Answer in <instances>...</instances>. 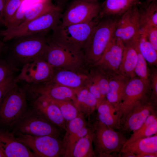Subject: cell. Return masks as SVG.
<instances>
[{
    "label": "cell",
    "mask_w": 157,
    "mask_h": 157,
    "mask_svg": "<svg viewBox=\"0 0 157 157\" xmlns=\"http://www.w3.org/2000/svg\"><path fill=\"white\" fill-rule=\"evenodd\" d=\"M46 33L21 36L9 40L10 44L8 46L6 45L5 50L7 51L6 60L17 70L43 57L48 44Z\"/></svg>",
    "instance_id": "1"
},
{
    "label": "cell",
    "mask_w": 157,
    "mask_h": 157,
    "mask_svg": "<svg viewBox=\"0 0 157 157\" xmlns=\"http://www.w3.org/2000/svg\"><path fill=\"white\" fill-rule=\"evenodd\" d=\"M98 22L92 20L87 23L62 25L60 23L52 31L49 39L52 41L74 52L83 50L94 27Z\"/></svg>",
    "instance_id": "2"
},
{
    "label": "cell",
    "mask_w": 157,
    "mask_h": 157,
    "mask_svg": "<svg viewBox=\"0 0 157 157\" xmlns=\"http://www.w3.org/2000/svg\"><path fill=\"white\" fill-rule=\"evenodd\" d=\"M95 157H120L127 139L123 133L109 128L97 120L91 125Z\"/></svg>",
    "instance_id": "3"
},
{
    "label": "cell",
    "mask_w": 157,
    "mask_h": 157,
    "mask_svg": "<svg viewBox=\"0 0 157 157\" xmlns=\"http://www.w3.org/2000/svg\"><path fill=\"white\" fill-rule=\"evenodd\" d=\"M117 21L106 19L98 22L94 27L87 40L83 53L89 67L100 59L113 36Z\"/></svg>",
    "instance_id": "4"
},
{
    "label": "cell",
    "mask_w": 157,
    "mask_h": 157,
    "mask_svg": "<svg viewBox=\"0 0 157 157\" xmlns=\"http://www.w3.org/2000/svg\"><path fill=\"white\" fill-rule=\"evenodd\" d=\"M43 58L54 69L88 71L83 52H74L56 43L48 38L47 46Z\"/></svg>",
    "instance_id": "5"
},
{
    "label": "cell",
    "mask_w": 157,
    "mask_h": 157,
    "mask_svg": "<svg viewBox=\"0 0 157 157\" xmlns=\"http://www.w3.org/2000/svg\"><path fill=\"white\" fill-rule=\"evenodd\" d=\"M61 9L54 10L44 14L27 23L15 27L0 31V36L6 42L18 36L47 33L52 30L60 23Z\"/></svg>",
    "instance_id": "6"
},
{
    "label": "cell",
    "mask_w": 157,
    "mask_h": 157,
    "mask_svg": "<svg viewBox=\"0 0 157 157\" xmlns=\"http://www.w3.org/2000/svg\"><path fill=\"white\" fill-rule=\"evenodd\" d=\"M15 83L0 103V120L8 126L16 125L26 112L25 89Z\"/></svg>",
    "instance_id": "7"
},
{
    "label": "cell",
    "mask_w": 157,
    "mask_h": 157,
    "mask_svg": "<svg viewBox=\"0 0 157 157\" xmlns=\"http://www.w3.org/2000/svg\"><path fill=\"white\" fill-rule=\"evenodd\" d=\"M16 133V139L31 149L38 157L63 156L62 139L60 137L36 136Z\"/></svg>",
    "instance_id": "8"
},
{
    "label": "cell",
    "mask_w": 157,
    "mask_h": 157,
    "mask_svg": "<svg viewBox=\"0 0 157 157\" xmlns=\"http://www.w3.org/2000/svg\"><path fill=\"white\" fill-rule=\"evenodd\" d=\"M151 93L149 79L144 80L137 76L131 79L126 86L117 113L121 119L136 105L149 100Z\"/></svg>",
    "instance_id": "9"
},
{
    "label": "cell",
    "mask_w": 157,
    "mask_h": 157,
    "mask_svg": "<svg viewBox=\"0 0 157 157\" xmlns=\"http://www.w3.org/2000/svg\"><path fill=\"white\" fill-rule=\"evenodd\" d=\"M15 126L17 132L36 136L60 137L63 131L37 112L36 114L26 112Z\"/></svg>",
    "instance_id": "10"
},
{
    "label": "cell",
    "mask_w": 157,
    "mask_h": 157,
    "mask_svg": "<svg viewBox=\"0 0 157 157\" xmlns=\"http://www.w3.org/2000/svg\"><path fill=\"white\" fill-rule=\"evenodd\" d=\"M101 7L98 2L89 3L75 0L61 14L60 24L63 26L89 22L97 18Z\"/></svg>",
    "instance_id": "11"
},
{
    "label": "cell",
    "mask_w": 157,
    "mask_h": 157,
    "mask_svg": "<svg viewBox=\"0 0 157 157\" xmlns=\"http://www.w3.org/2000/svg\"><path fill=\"white\" fill-rule=\"evenodd\" d=\"M54 69L43 57L28 63L22 67L18 76L16 83L24 81L27 85H37L47 82L51 79Z\"/></svg>",
    "instance_id": "12"
},
{
    "label": "cell",
    "mask_w": 157,
    "mask_h": 157,
    "mask_svg": "<svg viewBox=\"0 0 157 157\" xmlns=\"http://www.w3.org/2000/svg\"><path fill=\"white\" fill-rule=\"evenodd\" d=\"M140 32L139 10L135 2L117 21L113 36L124 43L138 37Z\"/></svg>",
    "instance_id": "13"
},
{
    "label": "cell",
    "mask_w": 157,
    "mask_h": 157,
    "mask_svg": "<svg viewBox=\"0 0 157 157\" xmlns=\"http://www.w3.org/2000/svg\"><path fill=\"white\" fill-rule=\"evenodd\" d=\"M124 47L123 42L113 36L100 59L94 65L100 68L110 76L119 74V68Z\"/></svg>",
    "instance_id": "14"
},
{
    "label": "cell",
    "mask_w": 157,
    "mask_h": 157,
    "mask_svg": "<svg viewBox=\"0 0 157 157\" xmlns=\"http://www.w3.org/2000/svg\"><path fill=\"white\" fill-rule=\"evenodd\" d=\"M156 106L150 100L137 104L121 119L120 129L128 133L137 130L150 115L156 112Z\"/></svg>",
    "instance_id": "15"
},
{
    "label": "cell",
    "mask_w": 157,
    "mask_h": 157,
    "mask_svg": "<svg viewBox=\"0 0 157 157\" xmlns=\"http://www.w3.org/2000/svg\"><path fill=\"white\" fill-rule=\"evenodd\" d=\"M26 89L36 96H41L52 99L70 101L74 104L80 90L49 82L37 85H27Z\"/></svg>",
    "instance_id": "16"
},
{
    "label": "cell",
    "mask_w": 157,
    "mask_h": 157,
    "mask_svg": "<svg viewBox=\"0 0 157 157\" xmlns=\"http://www.w3.org/2000/svg\"><path fill=\"white\" fill-rule=\"evenodd\" d=\"M89 77V70L55 69L51 79L48 82L80 90L85 87Z\"/></svg>",
    "instance_id": "17"
},
{
    "label": "cell",
    "mask_w": 157,
    "mask_h": 157,
    "mask_svg": "<svg viewBox=\"0 0 157 157\" xmlns=\"http://www.w3.org/2000/svg\"><path fill=\"white\" fill-rule=\"evenodd\" d=\"M0 151L4 157H38L28 147L19 141L13 133L0 130Z\"/></svg>",
    "instance_id": "18"
},
{
    "label": "cell",
    "mask_w": 157,
    "mask_h": 157,
    "mask_svg": "<svg viewBox=\"0 0 157 157\" xmlns=\"http://www.w3.org/2000/svg\"><path fill=\"white\" fill-rule=\"evenodd\" d=\"M37 97L33 103L35 111L65 131L67 123L58 106L47 98L41 96Z\"/></svg>",
    "instance_id": "19"
},
{
    "label": "cell",
    "mask_w": 157,
    "mask_h": 157,
    "mask_svg": "<svg viewBox=\"0 0 157 157\" xmlns=\"http://www.w3.org/2000/svg\"><path fill=\"white\" fill-rule=\"evenodd\" d=\"M139 35L124 44L122 60L119 68L121 74L131 79L136 76L135 69L137 59L136 41Z\"/></svg>",
    "instance_id": "20"
},
{
    "label": "cell",
    "mask_w": 157,
    "mask_h": 157,
    "mask_svg": "<svg viewBox=\"0 0 157 157\" xmlns=\"http://www.w3.org/2000/svg\"><path fill=\"white\" fill-rule=\"evenodd\" d=\"M130 80L120 74L110 76L106 99L115 107L117 113L126 86Z\"/></svg>",
    "instance_id": "21"
},
{
    "label": "cell",
    "mask_w": 157,
    "mask_h": 157,
    "mask_svg": "<svg viewBox=\"0 0 157 157\" xmlns=\"http://www.w3.org/2000/svg\"><path fill=\"white\" fill-rule=\"evenodd\" d=\"M97 120L115 130L120 129L121 119L115 107L106 99L98 106Z\"/></svg>",
    "instance_id": "22"
},
{
    "label": "cell",
    "mask_w": 157,
    "mask_h": 157,
    "mask_svg": "<svg viewBox=\"0 0 157 157\" xmlns=\"http://www.w3.org/2000/svg\"><path fill=\"white\" fill-rule=\"evenodd\" d=\"M157 134L124 144L120 153L128 152L135 154L136 156L144 153L157 152Z\"/></svg>",
    "instance_id": "23"
},
{
    "label": "cell",
    "mask_w": 157,
    "mask_h": 157,
    "mask_svg": "<svg viewBox=\"0 0 157 157\" xmlns=\"http://www.w3.org/2000/svg\"><path fill=\"white\" fill-rule=\"evenodd\" d=\"M74 105L79 112L90 119V116L97 109V101L86 87L80 90L77 94V98Z\"/></svg>",
    "instance_id": "24"
},
{
    "label": "cell",
    "mask_w": 157,
    "mask_h": 157,
    "mask_svg": "<svg viewBox=\"0 0 157 157\" xmlns=\"http://www.w3.org/2000/svg\"><path fill=\"white\" fill-rule=\"evenodd\" d=\"M60 9H61V8L53 4L51 0H40L33 3L27 9L19 25L25 24L48 13Z\"/></svg>",
    "instance_id": "25"
},
{
    "label": "cell",
    "mask_w": 157,
    "mask_h": 157,
    "mask_svg": "<svg viewBox=\"0 0 157 157\" xmlns=\"http://www.w3.org/2000/svg\"><path fill=\"white\" fill-rule=\"evenodd\" d=\"M135 0H105L101 5L97 17L122 15L135 2Z\"/></svg>",
    "instance_id": "26"
},
{
    "label": "cell",
    "mask_w": 157,
    "mask_h": 157,
    "mask_svg": "<svg viewBox=\"0 0 157 157\" xmlns=\"http://www.w3.org/2000/svg\"><path fill=\"white\" fill-rule=\"evenodd\" d=\"M133 133L125 144L139 139L148 137L157 133L156 112L150 115L142 126Z\"/></svg>",
    "instance_id": "27"
},
{
    "label": "cell",
    "mask_w": 157,
    "mask_h": 157,
    "mask_svg": "<svg viewBox=\"0 0 157 157\" xmlns=\"http://www.w3.org/2000/svg\"><path fill=\"white\" fill-rule=\"evenodd\" d=\"M87 125L84 115L80 112L76 117L67 123L66 129L62 140L63 154L72 139L80 130Z\"/></svg>",
    "instance_id": "28"
},
{
    "label": "cell",
    "mask_w": 157,
    "mask_h": 157,
    "mask_svg": "<svg viewBox=\"0 0 157 157\" xmlns=\"http://www.w3.org/2000/svg\"><path fill=\"white\" fill-rule=\"evenodd\" d=\"M91 130L81 138L75 144L72 157H95L93 147Z\"/></svg>",
    "instance_id": "29"
},
{
    "label": "cell",
    "mask_w": 157,
    "mask_h": 157,
    "mask_svg": "<svg viewBox=\"0 0 157 157\" xmlns=\"http://www.w3.org/2000/svg\"><path fill=\"white\" fill-rule=\"evenodd\" d=\"M138 44L140 51L146 62L150 66L156 67L157 51L154 49L145 34L140 31Z\"/></svg>",
    "instance_id": "30"
},
{
    "label": "cell",
    "mask_w": 157,
    "mask_h": 157,
    "mask_svg": "<svg viewBox=\"0 0 157 157\" xmlns=\"http://www.w3.org/2000/svg\"><path fill=\"white\" fill-rule=\"evenodd\" d=\"M139 19L140 28L147 26L157 27V1L139 10Z\"/></svg>",
    "instance_id": "31"
},
{
    "label": "cell",
    "mask_w": 157,
    "mask_h": 157,
    "mask_svg": "<svg viewBox=\"0 0 157 157\" xmlns=\"http://www.w3.org/2000/svg\"><path fill=\"white\" fill-rule=\"evenodd\" d=\"M89 73L97 84L104 100L106 99V95L109 89L110 76L100 68L95 65L90 67Z\"/></svg>",
    "instance_id": "32"
},
{
    "label": "cell",
    "mask_w": 157,
    "mask_h": 157,
    "mask_svg": "<svg viewBox=\"0 0 157 157\" xmlns=\"http://www.w3.org/2000/svg\"><path fill=\"white\" fill-rule=\"evenodd\" d=\"M48 98L58 106L67 123L78 116L79 112L72 101Z\"/></svg>",
    "instance_id": "33"
},
{
    "label": "cell",
    "mask_w": 157,
    "mask_h": 157,
    "mask_svg": "<svg viewBox=\"0 0 157 157\" xmlns=\"http://www.w3.org/2000/svg\"><path fill=\"white\" fill-rule=\"evenodd\" d=\"M136 41V49L137 53V59L135 69V73L136 76L144 80H149V68L147 63L139 50L138 44V38Z\"/></svg>",
    "instance_id": "34"
},
{
    "label": "cell",
    "mask_w": 157,
    "mask_h": 157,
    "mask_svg": "<svg viewBox=\"0 0 157 157\" xmlns=\"http://www.w3.org/2000/svg\"><path fill=\"white\" fill-rule=\"evenodd\" d=\"M32 0H24L11 19L5 26L6 28L15 27L21 23L27 9L33 3Z\"/></svg>",
    "instance_id": "35"
},
{
    "label": "cell",
    "mask_w": 157,
    "mask_h": 157,
    "mask_svg": "<svg viewBox=\"0 0 157 157\" xmlns=\"http://www.w3.org/2000/svg\"><path fill=\"white\" fill-rule=\"evenodd\" d=\"M24 0H6L3 11L5 26L11 19Z\"/></svg>",
    "instance_id": "36"
},
{
    "label": "cell",
    "mask_w": 157,
    "mask_h": 157,
    "mask_svg": "<svg viewBox=\"0 0 157 157\" xmlns=\"http://www.w3.org/2000/svg\"><path fill=\"white\" fill-rule=\"evenodd\" d=\"M149 79L150 81L151 93L150 101L157 104V70L156 67L151 66L149 69Z\"/></svg>",
    "instance_id": "37"
},
{
    "label": "cell",
    "mask_w": 157,
    "mask_h": 157,
    "mask_svg": "<svg viewBox=\"0 0 157 157\" xmlns=\"http://www.w3.org/2000/svg\"><path fill=\"white\" fill-rule=\"evenodd\" d=\"M140 31L145 34L154 49L157 51V27L143 26L140 28Z\"/></svg>",
    "instance_id": "38"
},
{
    "label": "cell",
    "mask_w": 157,
    "mask_h": 157,
    "mask_svg": "<svg viewBox=\"0 0 157 157\" xmlns=\"http://www.w3.org/2000/svg\"><path fill=\"white\" fill-rule=\"evenodd\" d=\"M17 70L6 60H0V83L9 77L14 75Z\"/></svg>",
    "instance_id": "39"
},
{
    "label": "cell",
    "mask_w": 157,
    "mask_h": 157,
    "mask_svg": "<svg viewBox=\"0 0 157 157\" xmlns=\"http://www.w3.org/2000/svg\"><path fill=\"white\" fill-rule=\"evenodd\" d=\"M15 77L14 75L11 76L0 83V103L9 90L16 83L15 81Z\"/></svg>",
    "instance_id": "40"
},
{
    "label": "cell",
    "mask_w": 157,
    "mask_h": 157,
    "mask_svg": "<svg viewBox=\"0 0 157 157\" xmlns=\"http://www.w3.org/2000/svg\"><path fill=\"white\" fill-rule=\"evenodd\" d=\"M6 0H0V24H3V11Z\"/></svg>",
    "instance_id": "41"
},
{
    "label": "cell",
    "mask_w": 157,
    "mask_h": 157,
    "mask_svg": "<svg viewBox=\"0 0 157 157\" xmlns=\"http://www.w3.org/2000/svg\"><path fill=\"white\" fill-rule=\"evenodd\" d=\"M157 152L146 153L136 156V157H157Z\"/></svg>",
    "instance_id": "42"
},
{
    "label": "cell",
    "mask_w": 157,
    "mask_h": 157,
    "mask_svg": "<svg viewBox=\"0 0 157 157\" xmlns=\"http://www.w3.org/2000/svg\"><path fill=\"white\" fill-rule=\"evenodd\" d=\"M120 157H136L135 155L131 153L125 152L120 153Z\"/></svg>",
    "instance_id": "43"
},
{
    "label": "cell",
    "mask_w": 157,
    "mask_h": 157,
    "mask_svg": "<svg viewBox=\"0 0 157 157\" xmlns=\"http://www.w3.org/2000/svg\"><path fill=\"white\" fill-rule=\"evenodd\" d=\"M5 43L0 38V55L5 51L6 45Z\"/></svg>",
    "instance_id": "44"
},
{
    "label": "cell",
    "mask_w": 157,
    "mask_h": 157,
    "mask_svg": "<svg viewBox=\"0 0 157 157\" xmlns=\"http://www.w3.org/2000/svg\"><path fill=\"white\" fill-rule=\"evenodd\" d=\"M156 1H157V0H146L145 6H147L152 2Z\"/></svg>",
    "instance_id": "45"
},
{
    "label": "cell",
    "mask_w": 157,
    "mask_h": 157,
    "mask_svg": "<svg viewBox=\"0 0 157 157\" xmlns=\"http://www.w3.org/2000/svg\"><path fill=\"white\" fill-rule=\"evenodd\" d=\"M85 1L89 3H95L98 2L99 0H82Z\"/></svg>",
    "instance_id": "46"
},
{
    "label": "cell",
    "mask_w": 157,
    "mask_h": 157,
    "mask_svg": "<svg viewBox=\"0 0 157 157\" xmlns=\"http://www.w3.org/2000/svg\"><path fill=\"white\" fill-rule=\"evenodd\" d=\"M4 157V156L0 151V157Z\"/></svg>",
    "instance_id": "47"
},
{
    "label": "cell",
    "mask_w": 157,
    "mask_h": 157,
    "mask_svg": "<svg viewBox=\"0 0 157 157\" xmlns=\"http://www.w3.org/2000/svg\"><path fill=\"white\" fill-rule=\"evenodd\" d=\"M58 0V2H62V1H65V0Z\"/></svg>",
    "instance_id": "48"
}]
</instances>
